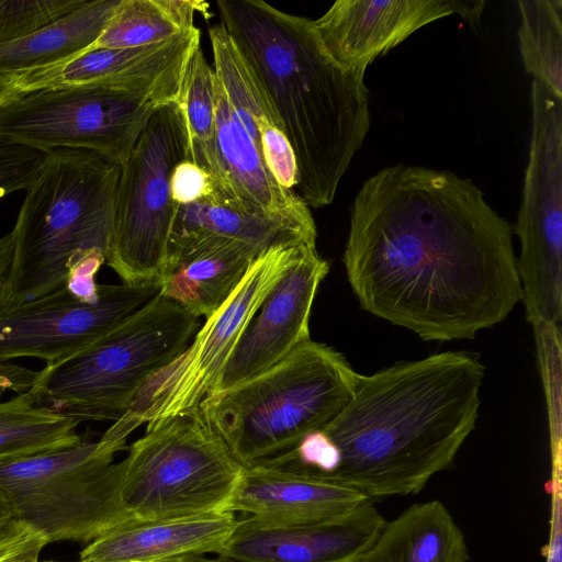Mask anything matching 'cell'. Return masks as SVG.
<instances>
[{"instance_id":"9c48e42d","label":"cell","mask_w":562,"mask_h":562,"mask_svg":"<svg viewBox=\"0 0 562 562\" xmlns=\"http://www.w3.org/2000/svg\"><path fill=\"white\" fill-rule=\"evenodd\" d=\"M102 440L0 463V492L13 518L47 543H90L125 520L120 503L123 461Z\"/></svg>"},{"instance_id":"d4e9b609","label":"cell","mask_w":562,"mask_h":562,"mask_svg":"<svg viewBox=\"0 0 562 562\" xmlns=\"http://www.w3.org/2000/svg\"><path fill=\"white\" fill-rule=\"evenodd\" d=\"M196 13L207 16L209 4L195 0H120L87 50L132 48L167 41L194 29Z\"/></svg>"},{"instance_id":"836d02e7","label":"cell","mask_w":562,"mask_h":562,"mask_svg":"<svg viewBox=\"0 0 562 562\" xmlns=\"http://www.w3.org/2000/svg\"><path fill=\"white\" fill-rule=\"evenodd\" d=\"M561 462L552 463V479L550 482L551 509L549 540L543 548L546 562H562V480Z\"/></svg>"},{"instance_id":"3957f363","label":"cell","mask_w":562,"mask_h":562,"mask_svg":"<svg viewBox=\"0 0 562 562\" xmlns=\"http://www.w3.org/2000/svg\"><path fill=\"white\" fill-rule=\"evenodd\" d=\"M221 24L263 88L293 149L294 192L310 207L330 204L370 128L364 72L326 53L312 20L263 0H218Z\"/></svg>"},{"instance_id":"f546056e","label":"cell","mask_w":562,"mask_h":562,"mask_svg":"<svg viewBox=\"0 0 562 562\" xmlns=\"http://www.w3.org/2000/svg\"><path fill=\"white\" fill-rule=\"evenodd\" d=\"M47 154L0 138V199L15 191L27 190L41 171Z\"/></svg>"},{"instance_id":"9a60e30c","label":"cell","mask_w":562,"mask_h":562,"mask_svg":"<svg viewBox=\"0 0 562 562\" xmlns=\"http://www.w3.org/2000/svg\"><path fill=\"white\" fill-rule=\"evenodd\" d=\"M484 5L479 0H337L312 23L335 63L364 72L379 55L436 20L458 14L477 24Z\"/></svg>"},{"instance_id":"5b68a950","label":"cell","mask_w":562,"mask_h":562,"mask_svg":"<svg viewBox=\"0 0 562 562\" xmlns=\"http://www.w3.org/2000/svg\"><path fill=\"white\" fill-rule=\"evenodd\" d=\"M359 378L339 351L308 339L266 371L211 392L196 411L248 467L324 428L352 398Z\"/></svg>"},{"instance_id":"6da1fadb","label":"cell","mask_w":562,"mask_h":562,"mask_svg":"<svg viewBox=\"0 0 562 562\" xmlns=\"http://www.w3.org/2000/svg\"><path fill=\"white\" fill-rule=\"evenodd\" d=\"M342 261L364 311L424 340L472 338L521 299L512 225L449 170L397 164L366 180Z\"/></svg>"},{"instance_id":"4dcf8cb0","label":"cell","mask_w":562,"mask_h":562,"mask_svg":"<svg viewBox=\"0 0 562 562\" xmlns=\"http://www.w3.org/2000/svg\"><path fill=\"white\" fill-rule=\"evenodd\" d=\"M258 132L268 170L281 187L294 191L297 184V168L286 136L280 127L271 124L260 126Z\"/></svg>"},{"instance_id":"ba28073f","label":"cell","mask_w":562,"mask_h":562,"mask_svg":"<svg viewBox=\"0 0 562 562\" xmlns=\"http://www.w3.org/2000/svg\"><path fill=\"white\" fill-rule=\"evenodd\" d=\"M311 245H278L262 251L221 306L195 333L187 349L156 372L128 411L102 436L124 448L143 424L150 430L173 417L194 413L213 390L243 334L263 300Z\"/></svg>"},{"instance_id":"cb8c5ba5","label":"cell","mask_w":562,"mask_h":562,"mask_svg":"<svg viewBox=\"0 0 562 562\" xmlns=\"http://www.w3.org/2000/svg\"><path fill=\"white\" fill-rule=\"evenodd\" d=\"M79 424L40 404L32 387L0 402V463L72 447Z\"/></svg>"},{"instance_id":"d590c367","label":"cell","mask_w":562,"mask_h":562,"mask_svg":"<svg viewBox=\"0 0 562 562\" xmlns=\"http://www.w3.org/2000/svg\"><path fill=\"white\" fill-rule=\"evenodd\" d=\"M37 378L38 371L10 361H0V397L7 392L22 394L29 391Z\"/></svg>"},{"instance_id":"4316f807","label":"cell","mask_w":562,"mask_h":562,"mask_svg":"<svg viewBox=\"0 0 562 562\" xmlns=\"http://www.w3.org/2000/svg\"><path fill=\"white\" fill-rule=\"evenodd\" d=\"M209 38L214 75L235 114L261 151L258 128L271 124L282 130L280 121L254 70L227 30L221 23L213 25L209 29Z\"/></svg>"},{"instance_id":"44dd1931","label":"cell","mask_w":562,"mask_h":562,"mask_svg":"<svg viewBox=\"0 0 562 562\" xmlns=\"http://www.w3.org/2000/svg\"><path fill=\"white\" fill-rule=\"evenodd\" d=\"M464 536L439 501L415 504L385 521L357 562H469Z\"/></svg>"},{"instance_id":"ac0fdd59","label":"cell","mask_w":562,"mask_h":562,"mask_svg":"<svg viewBox=\"0 0 562 562\" xmlns=\"http://www.w3.org/2000/svg\"><path fill=\"white\" fill-rule=\"evenodd\" d=\"M368 499L337 482L261 462L243 467L223 512L247 513L269 525H304L338 517Z\"/></svg>"},{"instance_id":"f35d334b","label":"cell","mask_w":562,"mask_h":562,"mask_svg":"<svg viewBox=\"0 0 562 562\" xmlns=\"http://www.w3.org/2000/svg\"><path fill=\"white\" fill-rule=\"evenodd\" d=\"M43 548L44 547L38 546L27 549L3 560L2 562H40L38 557Z\"/></svg>"},{"instance_id":"52a82bcc","label":"cell","mask_w":562,"mask_h":562,"mask_svg":"<svg viewBox=\"0 0 562 562\" xmlns=\"http://www.w3.org/2000/svg\"><path fill=\"white\" fill-rule=\"evenodd\" d=\"M122 461L124 521L223 512L243 471L198 411L146 430Z\"/></svg>"},{"instance_id":"d6986e66","label":"cell","mask_w":562,"mask_h":562,"mask_svg":"<svg viewBox=\"0 0 562 562\" xmlns=\"http://www.w3.org/2000/svg\"><path fill=\"white\" fill-rule=\"evenodd\" d=\"M237 522L231 512L123 521L88 543L80 562H158L190 554H221Z\"/></svg>"},{"instance_id":"d6a6232c","label":"cell","mask_w":562,"mask_h":562,"mask_svg":"<svg viewBox=\"0 0 562 562\" xmlns=\"http://www.w3.org/2000/svg\"><path fill=\"white\" fill-rule=\"evenodd\" d=\"M105 262L106 256L101 250L86 252L70 265L64 286L79 301H97L101 285L97 283V276Z\"/></svg>"},{"instance_id":"7c38bea8","label":"cell","mask_w":562,"mask_h":562,"mask_svg":"<svg viewBox=\"0 0 562 562\" xmlns=\"http://www.w3.org/2000/svg\"><path fill=\"white\" fill-rule=\"evenodd\" d=\"M158 106L140 93L101 86L34 90L0 105V138L43 153L90 150L122 165Z\"/></svg>"},{"instance_id":"277c9868","label":"cell","mask_w":562,"mask_h":562,"mask_svg":"<svg viewBox=\"0 0 562 562\" xmlns=\"http://www.w3.org/2000/svg\"><path fill=\"white\" fill-rule=\"evenodd\" d=\"M121 165L94 151L56 149L26 190L0 308L64 286L70 265L91 250L108 256Z\"/></svg>"},{"instance_id":"ab89813d","label":"cell","mask_w":562,"mask_h":562,"mask_svg":"<svg viewBox=\"0 0 562 562\" xmlns=\"http://www.w3.org/2000/svg\"><path fill=\"white\" fill-rule=\"evenodd\" d=\"M13 518V513L7 497L0 492V528L8 525Z\"/></svg>"},{"instance_id":"e0dca14e","label":"cell","mask_w":562,"mask_h":562,"mask_svg":"<svg viewBox=\"0 0 562 562\" xmlns=\"http://www.w3.org/2000/svg\"><path fill=\"white\" fill-rule=\"evenodd\" d=\"M385 519L371 499L338 517L304 525L238 520L221 555L237 562H357Z\"/></svg>"},{"instance_id":"ffe728a7","label":"cell","mask_w":562,"mask_h":562,"mask_svg":"<svg viewBox=\"0 0 562 562\" xmlns=\"http://www.w3.org/2000/svg\"><path fill=\"white\" fill-rule=\"evenodd\" d=\"M261 254L248 244L203 238L168 250L159 293L195 317H209L227 299Z\"/></svg>"},{"instance_id":"7a4b0ae2","label":"cell","mask_w":562,"mask_h":562,"mask_svg":"<svg viewBox=\"0 0 562 562\" xmlns=\"http://www.w3.org/2000/svg\"><path fill=\"white\" fill-rule=\"evenodd\" d=\"M484 371L476 355L446 351L360 374L352 398L322 428L336 454L326 480L371 501L418 493L474 429Z\"/></svg>"},{"instance_id":"83f0119b","label":"cell","mask_w":562,"mask_h":562,"mask_svg":"<svg viewBox=\"0 0 562 562\" xmlns=\"http://www.w3.org/2000/svg\"><path fill=\"white\" fill-rule=\"evenodd\" d=\"M519 50L525 70L562 99V1L518 0Z\"/></svg>"},{"instance_id":"1f68e13d","label":"cell","mask_w":562,"mask_h":562,"mask_svg":"<svg viewBox=\"0 0 562 562\" xmlns=\"http://www.w3.org/2000/svg\"><path fill=\"white\" fill-rule=\"evenodd\" d=\"M170 191L173 202L178 205H187L204 199L223 201L212 177L187 159L175 167L170 177Z\"/></svg>"},{"instance_id":"f1b7e54d","label":"cell","mask_w":562,"mask_h":562,"mask_svg":"<svg viewBox=\"0 0 562 562\" xmlns=\"http://www.w3.org/2000/svg\"><path fill=\"white\" fill-rule=\"evenodd\" d=\"M85 2L86 0H0V44L46 27Z\"/></svg>"},{"instance_id":"2e32d148","label":"cell","mask_w":562,"mask_h":562,"mask_svg":"<svg viewBox=\"0 0 562 562\" xmlns=\"http://www.w3.org/2000/svg\"><path fill=\"white\" fill-rule=\"evenodd\" d=\"M328 270V262L318 255L316 245L302 250L263 300L211 392L226 390L266 371L311 339L313 302Z\"/></svg>"},{"instance_id":"484cf974","label":"cell","mask_w":562,"mask_h":562,"mask_svg":"<svg viewBox=\"0 0 562 562\" xmlns=\"http://www.w3.org/2000/svg\"><path fill=\"white\" fill-rule=\"evenodd\" d=\"M215 86L214 70L200 46L189 61L180 95L189 136V160L204 169L214 180L222 200L234 205L216 146Z\"/></svg>"},{"instance_id":"7402d4cb","label":"cell","mask_w":562,"mask_h":562,"mask_svg":"<svg viewBox=\"0 0 562 562\" xmlns=\"http://www.w3.org/2000/svg\"><path fill=\"white\" fill-rule=\"evenodd\" d=\"M119 2L86 1L46 27L0 44V78L53 66L87 50L105 27Z\"/></svg>"},{"instance_id":"30bf717a","label":"cell","mask_w":562,"mask_h":562,"mask_svg":"<svg viewBox=\"0 0 562 562\" xmlns=\"http://www.w3.org/2000/svg\"><path fill=\"white\" fill-rule=\"evenodd\" d=\"M189 151L181 104L156 108L121 165L106 263L122 283L157 285L179 207L171 198L170 177L179 162L189 160Z\"/></svg>"},{"instance_id":"8fae6325","label":"cell","mask_w":562,"mask_h":562,"mask_svg":"<svg viewBox=\"0 0 562 562\" xmlns=\"http://www.w3.org/2000/svg\"><path fill=\"white\" fill-rule=\"evenodd\" d=\"M531 137L516 234L527 321L553 327L562 315V99L532 80Z\"/></svg>"},{"instance_id":"603a6c76","label":"cell","mask_w":562,"mask_h":562,"mask_svg":"<svg viewBox=\"0 0 562 562\" xmlns=\"http://www.w3.org/2000/svg\"><path fill=\"white\" fill-rule=\"evenodd\" d=\"M218 237L248 244L261 252L278 245H316L288 225L247 213L217 199L179 205L169 248Z\"/></svg>"},{"instance_id":"e575fe53","label":"cell","mask_w":562,"mask_h":562,"mask_svg":"<svg viewBox=\"0 0 562 562\" xmlns=\"http://www.w3.org/2000/svg\"><path fill=\"white\" fill-rule=\"evenodd\" d=\"M44 536L24 521L12 519L0 528V562L34 547H45Z\"/></svg>"},{"instance_id":"5bb4252c","label":"cell","mask_w":562,"mask_h":562,"mask_svg":"<svg viewBox=\"0 0 562 562\" xmlns=\"http://www.w3.org/2000/svg\"><path fill=\"white\" fill-rule=\"evenodd\" d=\"M200 40L195 26L146 46L86 50L11 79L18 94L48 88L101 86L140 93L158 105L180 102L186 71Z\"/></svg>"},{"instance_id":"4fadbf2b","label":"cell","mask_w":562,"mask_h":562,"mask_svg":"<svg viewBox=\"0 0 562 562\" xmlns=\"http://www.w3.org/2000/svg\"><path fill=\"white\" fill-rule=\"evenodd\" d=\"M158 292L156 284H101L97 301L82 302L63 286L0 308V361H59L116 326Z\"/></svg>"},{"instance_id":"8d00e7d4","label":"cell","mask_w":562,"mask_h":562,"mask_svg":"<svg viewBox=\"0 0 562 562\" xmlns=\"http://www.w3.org/2000/svg\"><path fill=\"white\" fill-rule=\"evenodd\" d=\"M13 251V235L8 233L0 237V283L4 278L11 262Z\"/></svg>"},{"instance_id":"74e56055","label":"cell","mask_w":562,"mask_h":562,"mask_svg":"<svg viewBox=\"0 0 562 562\" xmlns=\"http://www.w3.org/2000/svg\"><path fill=\"white\" fill-rule=\"evenodd\" d=\"M47 562H55V561H47ZM80 562V561H78ZM158 562H237L231 558L216 554V557H206L205 554H190V555H183L178 558H172L168 560H162Z\"/></svg>"},{"instance_id":"8992f818","label":"cell","mask_w":562,"mask_h":562,"mask_svg":"<svg viewBox=\"0 0 562 562\" xmlns=\"http://www.w3.org/2000/svg\"><path fill=\"white\" fill-rule=\"evenodd\" d=\"M199 318L159 292L135 313L78 351L38 371L40 404L77 419L114 420L144 384L175 361Z\"/></svg>"}]
</instances>
